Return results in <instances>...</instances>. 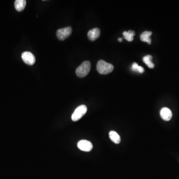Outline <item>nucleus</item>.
Returning a JSON list of instances; mask_svg holds the SVG:
<instances>
[{"label":"nucleus","instance_id":"obj_1","mask_svg":"<svg viewBox=\"0 0 179 179\" xmlns=\"http://www.w3.org/2000/svg\"><path fill=\"white\" fill-rule=\"evenodd\" d=\"M114 66L105 61L101 60L97 63V71L99 74H108L114 70Z\"/></svg>","mask_w":179,"mask_h":179},{"label":"nucleus","instance_id":"obj_2","mask_svg":"<svg viewBox=\"0 0 179 179\" xmlns=\"http://www.w3.org/2000/svg\"><path fill=\"white\" fill-rule=\"evenodd\" d=\"M91 64L89 61H84L76 70V73L79 77H85L89 74L91 70Z\"/></svg>","mask_w":179,"mask_h":179},{"label":"nucleus","instance_id":"obj_3","mask_svg":"<svg viewBox=\"0 0 179 179\" xmlns=\"http://www.w3.org/2000/svg\"><path fill=\"white\" fill-rule=\"evenodd\" d=\"M87 108L85 105H81L76 108L73 113L71 118L73 121H77L81 119L87 112Z\"/></svg>","mask_w":179,"mask_h":179},{"label":"nucleus","instance_id":"obj_4","mask_svg":"<svg viewBox=\"0 0 179 179\" xmlns=\"http://www.w3.org/2000/svg\"><path fill=\"white\" fill-rule=\"evenodd\" d=\"M72 32V29L70 27L59 29L56 32V36L58 39L63 40L70 36Z\"/></svg>","mask_w":179,"mask_h":179},{"label":"nucleus","instance_id":"obj_5","mask_svg":"<svg viewBox=\"0 0 179 179\" xmlns=\"http://www.w3.org/2000/svg\"><path fill=\"white\" fill-rule=\"evenodd\" d=\"M21 58L25 63L29 65H33L36 62V57L29 51H26L21 54Z\"/></svg>","mask_w":179,"mask_h":179},{"label":"nucleus","instance_id":"obj_6","mask_svg":"<svg viewBox=\"0 0 179 179\" xmlns=\"http://www.w3.org/2000/svg\"><path fill=\"white\" fill-rule=\"evenodd\" d=\"M77 146L80 150L85 152H89L93 149V144L89 141L82 140L79 141Z\"/></svg>","mask_w":179,"mask_h":179},{"label":"nucleus","instance_id":"obj_7","mask_svg":"<svg viewBox=\"0 0 179 179\" xmlns=\"http://www.w3.org/2000/svg\"><path fill=\"white\" fill-rule=\"evenodd\" d=\"M160 116L164 121H170L172 118V112L168 108H163L160 111Z\"/></svg>","mask_w":179,"mask_h":179},{"label":"nucleus","instance_id":"obj_8","mask_svg":"<svg viewBox=\"0 0 179 179\" xmlns=\"http://www.w3.org/2000/svg\"><path fill=\"white\" fill-rule=\"evenodd\" d=\"M100 30L98 28H95L89 31L88 33V37L91 41H94L98 39L100 36Z\"/></svg>","mask_w":179,"mask_h":179},{"label":"nucleus","instance_id":"obj_9","mask_svg":"<svg viewBox=\"0 0 179 179\" xmlns=\"http://www.w3.org/2000/svg\"><path fill=\"white\" fill-rule=\"evenodd\" d=\"M26 0H16L14 2V7L17 11H21L26 7Z\"/></svg>","mask_w":179,"mask_h":179},{"label":"nucleus","instance_id":"obj_10","mask_svg":"<svg viewBox=\"0 0 179 179\" xmlns=\"http://www.w3.org/2000/svg\"><path fill=\"white\" fill-rule=\"evenodd\" d=\"M152 33L151 31H144L141 34V40L143 42H146L148 43V44H150L151 43V39L150 37L152 35Z\"/></svg>","mask_w":179,"mask_h":179},{"label":"nucleus","instance_id":"obj_11","mask_svg":"<svg viewBox=\"0 0 179 179\" xmlns=\"http://www.w3.org/2000/svg\"><path fill=\"white\" fill-rule=\"evenodd\" d=\"M109 137L111 140L115 144H119L121 142L120 136L115 131H111L109 133Z\"/></svg>","mask_w":179,"mask_h":179},{"label":"nucleus","instance_id":"obj_12","mask_svg":"<svg viewBox=\"0 0 179 179\" xmlns=\"http://www.w3.org/2000/svg\"><path fill=\"white\" fill-rule=\"evenodd\" d=\"M135 33L133 30H128V31H124L123 33V36L124 39L127 40L129 42H131L133 40V36H135Z\"/></svg>","mask_w":179,"mask_h":179},{"label":"nucleus","instance_id":"obj_13","mask_svg":"<svg viewBox=\"0 0 179 179\" xmlns=\"http://www.w3.org/2000/svg\"><path fill=\"white\" fill-rule=\"evenodd\" d=\"M152 56L150 55L145 56L143 58V61L150 68H153L155 65L152 62Z\"/></svg>","mask_w":179,"mask_h":179},{"label":"nucleus","instance_id":"obj_14","mask_svg":"<svg viewBox=\"0 0 179 179\" xmlns=\"http://www.w3.org/2000/svg\"><path fill=\"white\" fill-rule=\"evenodd\" d=\"M132 71L138 72L140 73H143L144 72V69L143 67L140 66H139L137 63L134 62L132 64V68H131Z\"/></svg>","mask_w":179,"mask_h":179},{"label":"nucleus","instance_id":"obj_15","mask_svg":"<svg viewBox=\"0 0 179 179\" xmlns=\"http://www.w3.org/2000/svg\"><path fill=\"white\" fill-rule=\"evenodd\" d=\"M118 41H119V42H122V38H118Z\"/></svg>","mask_w":179,"mask_h":179}]
</instances>
